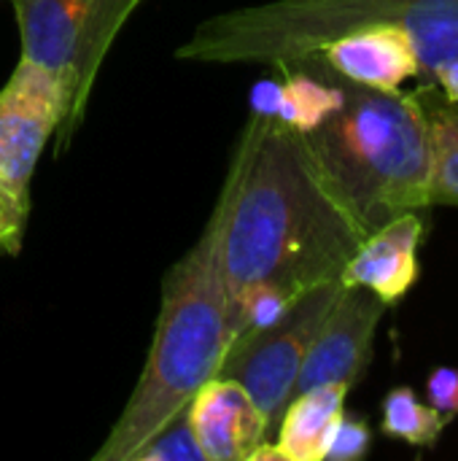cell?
<instances>
[{"label":"cell","mask_w":458,"mask_h":461,"mask_svg":"<svg viewBox=\"0 0 458 461\" xmlns=\"http://www.w3.org/2000/svg\"><path fill=\"white\" fill-rule=\"evenodd\" d=\"M227 189L221 186L213 213L197 243L167 270L154 343L138 386L111 427L94 461H130L154 432L219 375L229 338L227 289L221 276V230Z\"/></svg>","instance_id":"2"},{"label":"cell","mask_w":458,"mask_h":461,"mask_svg":"<svg viewBox=\"0 0 458 461\" xmlns=\"http://www.w3.org/2000/svg\"><path fill=\"white\" fill-rule=\"evenodd\" d=\"M370 427L362 419H351L343 413L340 424L335 427V435L327 448V461H356L362 459L370 448Z\"/></svg>","instance_id":"16"},{"label":"cell","mask_w":458,"mask_h":461,"mask_svg":"<svg viewBox=\"0 0 458 461\" xmlns=\"http://www.w3.org/2000/svg\"><path fill=\"white\" fill-rule=\"evenodd\" d=\"M448 424L451 416L424 405L410 386H397L383 400V432L408 446L432 448Z\"/></svg>","instance_id":"14"},{"label":"cell","mask_w":458,"mask_h":461,"mask_svg":"<svg viewBox=\"0 0 458 461\" xmlns=\"http://www.w3.org/2000/svg\"><path fill=\"white\" fill-rule=\"evenodd\" d=\"M316 54L337 76L370 89L397 92L405 81L421 76L410 35L394 24H370L346 32Z\"/></svg>","instance_id":"11"},{"label":"cell","mask_w":458,"mask_h":461,"mask_svg":"<svg viewBox=\"0 0 458 461\" xmlns=\"http://www.w3.org/2000/svg\"><path fill=\"white\" fill-rule=\"evenodd\" d=\"M221 276L229 338L278 319L302 292L340 278L364 240L305 140L256 108L224 178Z\"/></svg>","instance_id":"1"},{"label":"cell","mask_w":458,"mask_h":461,"mask_svg":"<svg viewBox=\"0 0 458 461\" xmlns=\"http://www.w3.org/2000/svg\"><path fill=\"white\" fill-rule=\"evenodd\" d=\"M386 308L389 305L370 289L346 286L305 354L294 394L327 384L356 386L373 359V340Z\"/></svg>","instance_id":"8"},{"label":"cell","mask_w":458,"mask_h":461,"mask_svg":"<svg viewBox=\"0 0 458 461\" xmlns=\"http://www.w3.org/2000/svg\"><path fill=\"white\" fill-rule=\"evenodd\" d=\"M432 81L437 84V89L458 105V57L448 59L445 65H440L435 73H432Z\"/></svg>","instance_id":"19"},{"label":"cell","mask_w":458,"mask_h":461,"mask_svg":"<svg viewBox=\"0 0 458 461\" xmlns=\"http://www.w3.org/2000/svg\"><path fill=\"white\" fill-rule=\"evenodd\" d=\"M429 405L445 416H458V370L456 367H437L427 381Z\"/></svg>","instance_id":"18"},{"label":"cell","mask_w":458,"mask_h":461,"mask_svg":"<svg viewBox=\"0 0 458 461\" xmlns=\"http://www.w3.org/2000/svg\"><path fill=\"white\" fill-rule=\"evenodd\" d=\"M130 461H205L192 429L189 405L181 408L170 421H165L154 432V438L132 454Z\"/></svg>","instance_id":"15"},{"label":"cell","mask_w":458,"mask_h":461,"mask_svg":"<svg viewBox=\"0 0 458 461\" xmlns=\"http://www.w3.org/2000/svg\"><path fill=\"white\" fill-rule=\"evenodd\" d=\"M140 0H11L22 57L54 73L70 97V111L57 132L65 151L84 119L97 70L124 22Z\"/></svg>","instance_id":"5"},{"label":"cell","mask_w":458,"mask_h":461,"mask_svg":"<svg viewBox=\"0 0 458 461\" xmlns=\"http://www.w3.org/2000/svg\"><path fill=\"white\" fill-rule=\"evenodd\" d=\"M70 97L46 68L19 59L0 89V186L30 203V178L46 140L62 130Z\"/></svg>","instance_id":"7"},{"label":"cell","mask_w":458,"mask_h":461,"mask_svg":"<svg viewBox=\"0 0 458 461\" xmlns=\"http://www.w3.org/2000/svg\"><path fill=\"white\" fill-rule=\"evenodd\" d=\"M346 284L332 278L302 292L278 319L235 338L219 367L221 378L238 381L267 419L270 440L294 394L305 354Z\"/></svg>","instance_id":"6"},{"label":"cell","mask_w":458,"mask_h":461,"mask_svg":"<svg viewBox=\"0 0 458 461\" xmlns=\"http://www.w3.org/2000/svg\"><path fill=\"white\" fill-rule=\"evenodd\" d=\"M348 386L327 384L294 394L278 421L275 438L267 440L254 461H324L335 427L346 413Z\"/></svg>","instance_id":"12"},{"label":"cell","mask_w":458,"mask_h":461,"mask_svg":"<svg viewBox=\"0 0 458 461\" xmlns=\"http://www.w3.org/2000/svg\"><path fill=\"white\" fill-rule=\"evenodd\" d=\"M424 238V219L408 211L381 230L370 232L340 273L346 286H364L386 305L402 300L418 278V246Z\"/></svg>","instance_id":"10"},{"label":"cell","mask_w":458,"mask_h":461,"mask_svg":"<svg viewBox=\"0 0 458 461\" xmlns=\"http://www.w3.org/2000/svg\"><path fill=\"white\" fill-rule=\"evenodd\" d=\"M416 95L429 127V205L458 208V105L432 78Z\"/></svg>","instance_id":"13"},{"label":"cell","mask_w":458,"mask_h":461,"mask_svg":"<svg viewBox=\"0 0 458 461\" xmlns=\"http://www.w3.org/2000/svg\"><path fill=\"white\" fill-rule=\"evenodd\" d=\"M30 203L13 197L0 186V251L16 254L22 235H24V221H27Z\"/></svg>","instance_id":"17"},{"label":"cell","mask_w":458,"mask_h":461,"mask_svg":"<svg viewBox=\"0 0 458 461\" xmlns=\"http://www.w3.org/2000/svg\"><path fill=\"white\" fill-rule=\"evenodd\" d=\"M370 24H394L408 32L427 78L458 57V0H275L205 19L175 57L275 68Z\"/></svg>","instance_id":"4"},{"label":"cell","mask_w":458,"mask_h":461,"mask_svg":"<svg viewBox=\"0 0 458 461\" xmlns=\"http://www.w3.org/2000/svg\"><path fill=\"white\" fill-rule=\"evenodd\" d=\"M337 86L335 105L300 138L367 238L408 211L429 208V127L416 92L370 89L343 76Z\"/></svg>","instance_id":"3"},{"label":"cell","mask_w":458,"mask_h":461,"mask_svg":"<svg viewBox=\"0 0 458 461\" xmlns=\"http://www.w3.org/2000/svg\"><path fill=\"white\" fill-rule=\"evenodd\" d=\"M189 419L205 461H254L270 440L265 413L232 378H211L192 397Z\"/></svg>","instance_id":"9"}]
</instances>
